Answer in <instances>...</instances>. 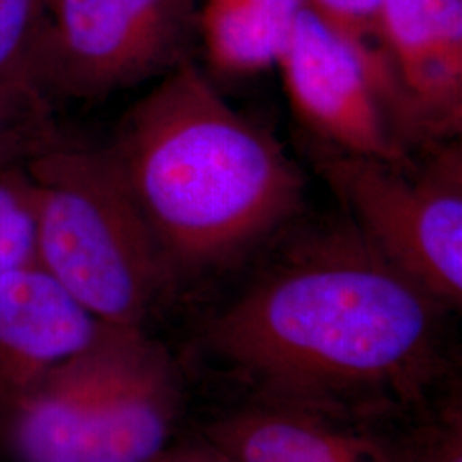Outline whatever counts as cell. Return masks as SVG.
I'll return each instance as SVG.
<instances>
[{
	"mask_svg": "<svg viewBox=\"0 0 462 462\" xmlns=\"http://www.w3.org/2000/svg\"><path fill=\"white\" fill-rule=\"evenodd\" d=\"M444 312L346 217L288 248L206 341L261 397L366 423L423 399Z\"/></svg>",
	"mask_w": 462,
	"mask_h": 462,
	"instance_id": "cell-1",
	"label": "cell"
},
{
	"mask_svg": "<svg viewBox=\"0 0 462 462\" xmlns=\"http://www.w3.org/2000/svg\"><path fill=\"white\" fill-rule=\"evenodd\" d=\"M105 148L177 284L236 263L303 204L300 166L192 59L134 103Z\"/></svg>",
	"mask_w": 462,
	"mask_h": 462,
	"instance_id": "cell-2",
	"label": "cell"
},
{
	"mask_svg": "<svg viewBox=\"0 0 462 462\" xmlns=\"http://www.w3.org/2000/svg\"><path fill=\"white\" fill-rule=\"evenodd\" d=\"M26 171L36 263L99 322L146 329L177 280L110 152L64 139Z\"/></svg>",
	"mask_w": 462,
	"mask_h": 462,
	"instance_id": "cell-3",
	"label": "cell"
},
{
	"mask_svg": "<svg viewBox=\"0 0 462 462\" xmlns=\"http://www.w3.org/2000/svg\"><path fill=\"white\" fill-rule=\"evenodd\" d=\"M385 163L319 146L317 168L365 240L446 310L462 305V148H423Z\"/></svg>",
	"mask_w": 462,
	"mask_h": 462,
	"instance_id": "cell-4",
	"label": "cell"
},
{
	"mask_svg": "<svg viewBox=\"0 0 462 462\" xmlns=\"http://www.w3.org/2000/svg\"><path fill=\"white\" fill-rule=\"evenodd\" d=\"M200 0H43L34 86L50 99H101L192 59Z\"/></svg>",
	"mask_w": 462,
	"mask_h": 462,
	"instance_id": "cell-5",
	"label": "cell"
},
{
	"mask_svg": "<svg viewBox=\"0 0 462 462\" xmlns=\"http://www.w3.org/2000/svg\"><path fill=\"white\" fill-rule=\"evenodd\" d=\"M276 67L291 110L319 144L394 165L413 158V134L385 57L303 7Z\"/></svg>",
	"mask_w": 462,
	"mask_h": 462,
	"instance_id": "cell-6",
	"label": "cell"
},
{
	"mask_svg": "<svg viewBox=\"0 0 462 462\" xmlns=\"http://www.w3.org/2000/svg\"><path fill=\"white\" fill-rule=\"evenodd\" d=\"M380 43L420 148L462 129V0H382Z\"/></svg>",
	"mask_w": 462,
	"mask_h": 462,
	"instance_id": "cell-7",
	"label": "cell"
},
{
	"mask_svg": "<svg viewBox=\"0 0 462 462\" xmlns=\"http://www.w3.org/2000/svg\"><path fill=\"white\" fill-rule=\"evenodd\" d=\"M137 328L110 326L51 366L0 410V439L14 462H78L84 433Z\"/></svg>",
	"mask_w": 462,
	"mask_h": 462,
	"instance_id": "cell-8",
	"label": "cell"
},
{
	"mask_svg": "<svg viewBox=\"0 0 462 462\" xmlns=\"http://www.w3.org/2000/svg\"><path fill=\"white\" fill-rule=\"evenodd\" d=\"M182 408L171 355L144 328L133 330L122 364L84 433L78 462H156Z\"/></svg>",
	"mask_w": 462,
	"mask_h": 462,
	"instance_id": "cell-9",
	"label": "cell"
},
{
	"mask_svg": "<svg viewBox=\"0 0 462 462\" xmlns=\"http://www.w3.org/2000/svg\"><path fill=\"white\" fill-rule=\"evenodd\" d=\"M103 328L36 261L0 271V410Z\"/></svg>",
	"mask_w": 462,
	"mask_h": 462,
	"instance_id": "cell-10",
	"label": "cell"
},
{
	"mask_svg": "<svg viewBox=\"0 0 462 462\" xmlns=\"http://www.w3.org/2000/svg\"><path fill=\"white\" fill-rule=\"evenodd\" d=\"M231 462H404V450L365 421L259 397L208 429Z\"/></svg>",
	"mask_w": 462,
	"mask_h": 462,
	"instance_id": "cell-11",
	"label": "cell"
},
{
	"mask_svg": "<svg viewBox=\"0 0 462 462\" xmlns=\"http://www.w3.org/2000/svg\"><path fill=\"white\" fill-rule=\"evenodd\" d=\"M303 0H200L199 40L206 59L226 76L276 66Z\"/></svg>",
	"mask_w": 462,
	"mask_h": 462,
	"instance_id": "cell-12",
	"label": "cell"
},
{
	"mask_svg": "<svg viewBox=\"0 0 462 462\" xmlns=\"http://www.w3.org/2000/svg\"><path fill=\"white\" fill-rule=\"evenodd\" d=\"M51 99L24 81H0V171L62 143Z\"/></svg>",
	"mask_w": 462,
	"mask_h": 462,
	"instance_id": "cell-13",
	"label": "cell"
},
{
	"mask_svg": "<svg viewBox=\"0 0 462 462\" xmlns=\"http://www.w3.org/2000/svg\"><path fill=\"white\" fill-rule=\"evenodd\" d=\"M45 28L43 0H0V81L34 86Z\"/></svg>",
	"mask_w": 462,
	"mask_h": 462,
	"instance_id": "cell-14",
	"label": "cell"
},
{
	"mask_svg": "<svg viewBox=\"0 0 462 462\" xmlns=\"http://www.w3.org/2000/svg\"><path fill=\"white\" fill-rule=\"evenodd\" d=\"M34 259V211L26 165L0 171V271Z\"/></svg>",
	"mask_w": 462,
	"mask_h": 462,
	"instance_id": "cell-15",
	"label": "cell"
},
{
	"mask_svg": "<svg viewBox=\"0 0 462 462\" xmlns=\"http://www.w3.org/2000/svg\"><path fill=\"white\" fill-rule=\"evenodd\" d=\"M303 5L351 42L385 57L380 43L382 0H303Z\"/></svg>",
	"mask_w": 462,
	"mask_h": 462,
	"instance_id": "cell-16",
	"label": "cell"
},
{
	"mask_svg": "<svg viewBox=\"0 0 462 462\" xmlns=\"http://www.w3.org/2000/svg\"><path fill=\"white\" fill-rule=\"evenodd\" d=\"M404 462H462L461 414H450L446 423L429 430L413 448L404 450Z\"/></svg>",
	"mask_w": 462,
	"mask_h": 462,
	"instance_id": "cell-17",
	"label": "cell"
},
{
	"mask_svg": "<svg viewBox=\"0 0 462 462\" xmlns=\"http://www.w3.org/2000/svg\"><path fill=\"white\" fill-rule=\"evenodd\" d=\"M156 462H231L211 444L175 447L168 448Z\"/></svg>",
	"mask_w": 462,
	"mask_h": 462,
	"instance_id": "cell-18",
	"label": "cell"
}]
</instances>
